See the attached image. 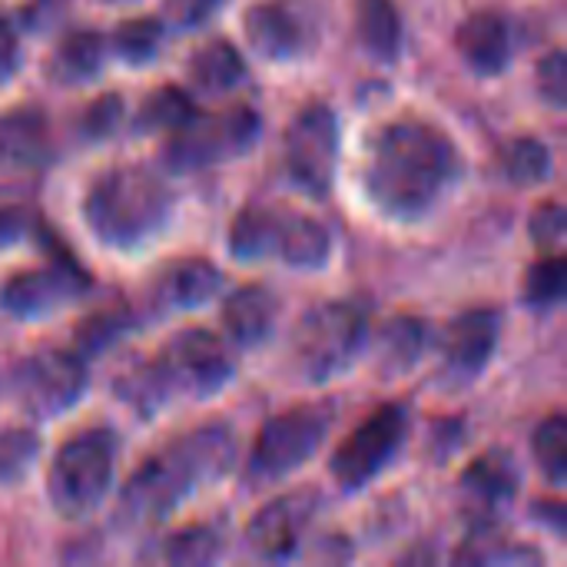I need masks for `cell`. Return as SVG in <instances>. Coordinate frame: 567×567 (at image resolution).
<instances>
[{
  "label": "cell",
  "instance_id": "obj_1",
  "mask_svg": "<svg viewBox=\"0 0 567 567\" xmlns=\"http://www.w3.org/2000/svg\"><path fill=\"white\" fill-rule=\"evenodd\" d=\"M462 173L465 163L439 126L399 120L369 140L362 186L372 206L389 219L419 223L449 196Z\"/></svg>",
  "mask_w": 567,
  "mask_h": 567
},
{
  "label": "cell",
  "instance_id": "obj_2",
  "mask_svg": "<svg viewBox=\"0 0 567 567\" xmlns=\"http://www.w3.org/2000/svg\"><path fill=\"white\" fill-rule=\"evenodd\" d=\"M236 435L229 425H203L173 445L150 455L123 485L116 502V525L123 532H146L166 522L199 488L226 478L236 465Z\"/></svg>",
  "mask_w": 567,
  "mask_h": 567
},
{
  "label": "cell",
  "instance_id": "obj_3",
  "mask_svg": "<svg viewBox=\"0 0 567 567\" xmlns=\"http://www.w3.org/2000/svg\"><path fill=\"white\" fill-rule=\"evenodd\" d=\"M176 196L163 176L143 166H113L83 196L86 229L110 249H140L173 219Z\"/></svg>",
  "mask_w": 567,
  "mask_h": 567
},
{
  "label": "cell",
  "instance_id": "obj_4",
  "mask_svg": "<svg viewBox=\"0 0 567 567\" xmlns=\"http://www.w3.org/2000/svg\"><path fill=\"white\" fill-rule=\"evenodd\" d=\"M369 346V309L355 299L319 302L292 332V362L312 385L346 375Z\"/></svg>",
  "mask_w": 567,
  "mask_h": 567
},
{
  "label": "cell",
  "instance_id": "obj_5",
  "mask_svg": "<svg viewBox=\"0 0 567 567\" xmlns=\"http://www.w3.org/2000/svg\"><path fill=\"white\" fill-rule=\"evenodd\" d=\"M120 439L110 429L76 432L53 455L47 472V498L66 522L90 518L113 492Z\"/></svg>",
  "mask_w": 567,
  "mask_h": 567
},
{
  "label": "cell",
  "instance_id": "obj_6",
  "mask_svg": "<svg viewBox=\"0 0 567 567\" xmlns=\"http://www.w3.org/2000/svg\"><path fill=\"white\" fill-rule=\"evenodd\" d=\"M332 419L336 415L329 405H306L269 419L246 458L243 482L249 488H266L299 472L322 449Z\"/></svg>",
  "mask_w": 567,
  "mask_h": 567
},
{
  "label": "cell",
  "instance_id": "obj_7",
  "mask_svg": "<svg viewBox=\"0 0 567 567\" xmlns=\"http://www.w3.org/2000/svg\"><path fill=\"white\" fill-rule=\"evenodd\" d=\"M262 120L252 106H233L223 113H196L186 126L169 133L163 146V166L169 173H196L229 159H239L256 146Z\"/></svg>",
  "mask_w": 567,
  "mask_h": 567
},
{
  "label": "cell",
  "instance_id": "obj_8",
  "mask_svg": "<svg viewBox=\"0 0 567 567\" xmlns=\"http://www.w3.org/2000/svg\"><path fill=\"white\" fill-rule=\"evenodd\" d=\"M153 369L169 395V405L179 399H213L236 375L229 349L206 329H186L169 339L166 349L153 359Z\"/></svg>",
  "mask_w": 567,
  "mask_h": 567
},
{
  "label": "cell",
  "instance_id": "obj_9",
  "mask_svg": "<svg viewBox=\"0 0 567 567\" xmlns=\"http://www.w3.org/2000/svg\"><path fill=\"white\" fill-rule=\"evenodd\" d=\"M86 389H90L86 359L66 349L33 352L10 375V392L17 405L37 422H50L70 412L86 395Z\"/></svg>",
  "mask_w": 567,
  "mask_h": 567
},
{
  "label": "cell",
  "instance_id": "obj_10",
  "mask_svg": "<svg viewBox=\"0 0 567 567\" xmlns=\"http://www.w3.org/2000/svg\"><path fill=\"white\" fill-rule=\"evenodd\" d=\"M409 409L405 405H382L375 409L336 452H332V478L336 485L352 495L369 488L402 452L409 435Z\"/></svg>",
  "mask_w": 567,
  "mask_h": 567
},
{
  "label": "cell",
  "instance_id": "obj_11",
  "mask_svg": "<svg viewBox=\"0 0 567 567\" xmlns=\"http://www.w3.org/2000/svg\"><path fill=\"white\" fill-rule=\"evenodd\" d=\"M286 169L312 199H326L339 169V116L326 103L299 110L286 130Z\"/></svg>",
  "mask_w": 567,
  "mask_h": 567
},
{
  "label": "cell",
  "instance_id": "obj_12",
  "mask_svg": "<svg viewBox=\"0 0 567 567\" xmlns=\"http://www.w3.org/2000/svg\"><path fill=\"white\" fill-rule=\"evenodd\" d=\"M90 286H93L90 276L70 256H60V259H50L47 266L10 276L0 286V309L20 322L50 319L53 312L80 302L90 292Z\"/></svg>",
  "mask_w": 567,
  "mask_h": 567
},
{
  "label": "cell",
  "instance_id": "obj_13",
  "mask_svg": "<svg viewBox=\"0 0 567 567\" xmlns=\"http://www.w3.org/2000/svg\"><path fill=\"white\" fill-rule=\"evenodd\" d=\"M498 336H502L498 309H468L455 316L439 339V352H442L439 379L449 389H468L492 365Z\"/></svg>",
  "mask_w": 567,
  "mask_h": 567
},
{
  "label": "cell",
  "instance_id": "obj_14",
  "mask_svg": "<svg viewBox=\"0 0 567 567\" xmlns=\"http://www.w3.org/2000/svg\"><path fill=\"white\" fill-rule=\"evenodd\" d=\"M319 512V495L316 492H292L266 508L249 522L246 528V545L259 561H289L299 555L306 528L312 525Z\"/></svg>",
  "mask_w": 567,
  "mask_h": 567
},
{
  "label": "cell",
  "instance_id": "obj_15",
  "mask_svg": "<svg viewBox=\"0 0 567 567\" xmlns=\"http://www.w3.org/2000/svg\"><path fill=\"white\" fill-rule=\"evenodd\" d=\"M455 47L478 76H498L505 73L515 53L512 20L498 10H475L472 17L458 23Z\"/></svg>",
  "mask_w": 567,
  "mask_h": 567
},
{
  "label": "cell",
  "instance_id": "obj_16",
  "mask_svg": "<svg viewBox=\"0 0 567 567\" xmlns=\"http://www.w3.org/2000/svg\"><path fill=\"white\" fill-rule=\"evenodd\" d=\"M249 47L272 63H286L306 53L309 47V27L306 20L286 7V3H259L243 20Z\"/></svg>",
  "mask_w": 567,
  "mask_h": 567
},
{
  "label": "cell",
  "instance_id": "obj_17",
  "mask_svg": "<svg viewBox=\"0 0 567 567\" xmlns=\"http://www.w3.org/2000/svg\"><path fill=\"white\" fill-rule=\"evenodd\" d=\"M53 156V136L43 110L17 106L0 116V166L13 173L40 169Z\"/></svg>",
  "mask_w": 567,
  "mask_h": 567
},
{
  "label": "cell",
  "instance_id": "obj_18",
  "mask_svg": "<svg viewBox=\"0 0 567 567\" xmlns=\"http://www.w3.org/2000/svg\"><path fill=\"white\" fill-rule=\"evenodd\" d=\"M223 292V272L209 259H179L166 266L153 286V306L159 312L203 309Z\"/></svg>",
  "mask_w": 567,
  "mask_h": 567
},
{
  "label": "cell",
  "instance_id": "obj_19",
  "mask_svg": "<svg viewBox=\"0 0 567 567\" xmlns=\"http://www.w3.org/2000/svg\"><path fill=\"white\" fill-rule=\"evenodd\" d=\"M272 259L286 262L289 269H302V272L322 269L332 259V233L312 216L279 209Z\"/></svg>",
  "mask_w": 567,
  "mask_h": 567
},
{
  "label": "cell",
  "instance_id": "obj_20",
  "mask_svg": "<svg viewBox=\"0 0 567 567\" xmlns=\"http://www.w3.org/2000/svg\"><path fill=\"white\" fill-rule=\"evenodd\" d=\"M279 319V299L262 289V286H246L236 289L226 306H223V326L226 336L239 346V349H259Z\"/></svg>",
  "mask_w": 567,
  "mask_h": 567
},
{
  "label": "cell",
  "instance_id": "obj_21",
  "mask_svg": "<svg viewBox=\"0 0 567 567\" xmlns=\"http://www.w3.org/2000/svg\"><path fill=\"white\" fill-rule=\"evenodd\" d=\"M106 43L96 30L66 33L47 56V76L56 86H83L103 73Z\"/></svg>",
  "mask_w": 567,
  "mask_h": 567
},
{
  "label": "cell",
  "instance_id": "obj_22",
  "mask_svg": "<svg viewBox=\"0 0 567 567\" xmlns=\"http://www.w3.org/2000/svg\"><path fill=\"white\" fill-rule=\"evenodd\" d=\"M432 346V332L429 322L419 316H395L379 329L375 339V362L382 375H405L412 372L422 355Z\"/></svg>",
  "mask_w": 567,
  "mask_h": 567
},
{
  "label": "cell",
  "instance_id": "obj_23",
  "mask_svg": "<svg viewBox=\"0 0 567 567\" xmlns=\"http://www.w3.org/2000/svg\"><path fill=\"white\" fill-rule=\"evenodd\" d=\"M518 485H522V472L515 465V458L508 452H485L478 455L468 472L462 475V488L468 498H475L482 508L498 512L502 505H508L515 495H518Z\"/></svg>",
  "mask_w": 567,
  "mask_h": 567
},
{
  "label": "cell",
  "instance_id": "obj_24",
  "mask_svg": "<svg viewBox=\"0 0 567 567\" xmlns=\"http://www.w3.org/2000/svg\"><path fill=\"white\" fill-rule=\"evenodd\" d=\"M359 43L379 63H395L402 53V17L392 0H355Z\"/></svg>",
  "mask_w": 567,
  "mask_h": 567
},
{
  "label": "cell",
  "instance_id": "obj_25",
  "mask_svg": "<svg viewBox=\"0 0 567 567\" xmlns=\"http://www.w3.org/2000/svg\"><path fill=\"white\" fill-rule=\"evenodd\" d=\"M246 80V60L229 40H213L189 56V83L199 93L219 96Z\"/></svg>",
  "mask_w": 567,
  "mask_h": 567
},
{
  "label": "cell",
  "instance_id": "obj_26",
  "mask_svg": "<svg viewBox=\"0 0 567 567\" xmlns=\"http://www.w3.org/2000/svg\"><path fill=\"white\" fill-rule=\"evenodd\" d=\"M223 548H226V535L219 528L193 525V528H183V532L163 538L146 555V561H163V565L176 567H206L216 565L223 558Z\"/></svg>",
  "mask_w": 567,
  "mask_h": 567
},
{
  "label": "cell",
  "instance_id": "obj_27",
  "mask_svg": "<svg viewBox=\"0 0 567 567\" xmlns=\"http://www.w3.org/2000/svg\"><path fill=\"white\" fill-rule=\"evenodd\" d=\"M276 216H279V209L246 206L233 219V226H229V256L236 262H262V259H272Z\"/></svg>",
  "mask_w": 567,
  "mask_h": 567
},
{
  "label": "cell",
  "instance_id": "obj_28",
  "mask_svg": "<svg viewBox=\"0 0 567 567\" xmlns=\"http://www.w3.org/2000/svg\"><path fill=\"white\" fill-rule=\"evenodd\" d=\"M498 166H502V176L515 186H542L551 179L555 159H551V150L545 140L518 136V140H508L502 146Z\"/></svg>",
  "mask_w": 567,
  "mask_h": 567
},
{
  "label": "cell",
  "instance_id": "obj_29",
  "mask_svg": "<svg viewBox=\"0 0 567 567\" xmlns=\"http://www.w3.org/2000/svg\"><path fill=\"white\" fill-rule=\"evenodd\" d=\"M196 100L179 86H159L136 113L133 130L136 133H176L196 116Z\"/></svg>",
  "mask_w": 567,
  "mask_h": 567
},
{
  "label": "cell",
  "instance_id": "obj_30",
  "mask_svg": "<svg viewBox=\"0 0 567 567\" xmlns=\"http://www.w3.org/2000/svg\"><path fill=\"white\" fill-rule=\"evenodd\" d=\"M166 40V23L156 17H136L116 27L113 33V53L126 66H150Z\"/></svg>",
  "mask_w": 567,
  "mask_h": 567
},
{
  "label": "cell",
  "instance_id": "obj_31",
  "mask_svg": "<svg viewBox=\"0 0 567 567\" xmlns=\"http://www.w3.org/2000/svg\"><path fill=\"white\" fill-rule=\"evenodd\" d=\"M567 292V262L565 256L551 252V256H542L528 276H525V306L535 309V312H548V309H558L565 302Z\"/></svg>",
  "mask_w": 567,
  "mask_h": 567
},
{
  "label": "cell",
  "instance_id": "obj_32",
  "mask_svg": "<svg viewBox=\"0 0 567 567\" xmlns=\"http://www.w3.org/2000/svg\"><path fill=\"white\" fill-rule=\"evenodd\" d=\"M532 452L542 468V475L555 485L565 488L567 482V422L565 415L545 419L535 435H532Z\"/></svg>",
  "mask_w": 567,
  "mask_h": 567
},
{
  "label": "cell",
  "instance_id": "obj_33",
  "mask_svg": "<svg viewBox=\"0 0 567 567\" xmlns=\"http://www.w3.org/2000/svg\"><path fill=\"white\" fill-rule=\"evenodd\" d=\"M40 439L27 429L0 432V485H17L37 462Z\"/></svg>",
  "mask_w": 567,
  "mask_h": 567
},
{
  "label": "cell",
  "instance_id": "obj_34",
  "mask_svg": "<svg viewBox=\"0 0 567 567\" xmlns=\"http://www.w3.org/2000/svg\"><path fill=\"white\" fill-rule=\"evenodd\" d=\"M123 332H130V319L123 312H100L93 319H86L76 329V355L83 359H96L100 352H106Z\"/></svg>",
  "mask_w": 567,
  "mask_h": 567
},
{
  "label": "cell",
  "instance_id": "obj_35",
  "mask_svg": "<svg viewBox=\"0 0 567 567\" xmlns=\"http://www.w3.org/2000/svg\"><path fill=\"white\" fill-rule=\"evenodd\" d=\"M226 0H163V23L176 33L196 30L203 23H209Z\"/></svg>",
  "mask_w": 567,
  "mask_h": 567
},
{
  "label": "cell",
  "instance_id": "obj_36",
  "mask_svg": "<svg viewBox=\"0 0 567 567\" xmlns=\"http://www.w3.org/2000/svg\"><path fill=\"white\" fill-rule=\"evenodd\" d=\"M120 120H123V100H120V96H100L93 106L83 110L80 133H83L86 140L100 143V140H106V136L116 133Z\"/></svg>",
  "mask_w": 567,
  "mask_h": 567
},
{
  "label": "cell",
  "instance_id": "obj_37",
  "mask_svg": "<svg viewBox=\"0 0 567 567\" xmlns=\"http://www.w3.org/2000/svg\"><path fill=\"white\" fill-rule=\"evenodd\" d=\"M565 226H567V216H565V206L561 203H542L535 213H532V223H528V233H532V239L542 246V249H561V243H565Z\"/></svg>",
  "mask_w": 567,
  "mask_h": 567
},
{
  "label": "cell",
  "instance_id": "obj_38",
  "mask_svg": "<svg viewBox=\"0 0 567 567\" xmlns=\"http://www.w3.org/2000/svg\"><path fill=\"white\" fill-rule=\"evenodd\" d=\"M538 90L555 106L565 110L567 103V56L565 50H551L538 60Z\"/></svg>",
  "mask_w": 567,
  "mask_h": 567
},
{
  "label": "cell",
  "instance_id": "obj_39",
  "mask_svg": "<svg viewBox=\"0 0 567 567\" xmlns=\"http://www.w3.org/2000/svg\"><path fill=\"white\" fill-rule=\"evenodd\" d=\"M33 226H37L33 213H27L20 206H0V252L23 243L33 233Z\"/></svg>",
  "mask_w": 567,
  "mask_h": 567
},
{
  "label": "cell",
  "instance_id": "obj_40",
  "mask_svg": "<svg viewBox=\"0 0 567 567\" xmlns=\"http://www.w3.org/2000/svg\"><path fill=\"white\" fill-rule=\"evenodd\" d=\"M20 66V40L7 17H0V86L17 73Z\"/></svg>",
  "mask_w": 567,
  "mask_h": 567
},
{
  "label": "cell",
  "instance_id": "obj_41",
  "mask_svg": "<svg viewBox=\"0 0 567 567\" xmlns=\"http://www.w3.org/2000/svg\"><path fill=\"white\" fill-rule=\"evenodd\" d=\"M532 515H535L538 522H545L558 538L565 535V505H558V502H551V505H548V502H542V505H535V508H532Z\"/></svg>",
  "mask_w": 567,
  "mask_h": 567
},
{
  "label": "cell",
  "instance_id": "obj_42",
  "mask_svg": "<svg viewBox=\"0 0 567 567\" xmlns=\"http://www.w3.org/2000/svg\"><path fill=\"white\" fill-rule=\"evenodd\" d=\"M110 3H130V0H110Z\"/></svg>",
  "mask_w": 567,
  "mask_h": 567
}]
</instances>
